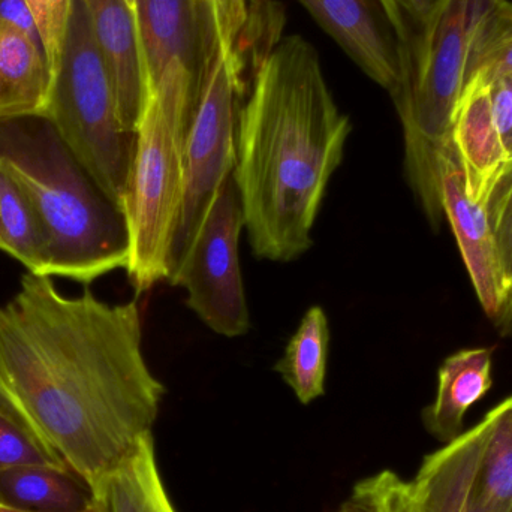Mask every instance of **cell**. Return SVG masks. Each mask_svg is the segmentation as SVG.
<instances>
[{
  "instance_id": "f1b7e54d",
  "label": "cell",
  "mask_w": 512,
  "mask_h": 512,
  "mask_svg": "<svg viewBox=\"0 0 512 512\" xmlns=\"http://www.w3.org/2000/svg\"><path fill=\"white\" fill-rule=\"evenodd\" d=\"M0 24L12 27V29L41 42L35 18H33L26 0H0Z\"/></svg>"
},
{
  "instance_id": "2e32d148",
  "label": "cell",
  "mask_w": 512,
  "mask_h": 512,
  "mask_svg": "<svg viewBox=\"0 0 512 512\" xmlns=\"http://www.w3.org/2000/svg\"><path fill=\"white\" fill-rule=\"evenodd\" d=\"M53 72L41 42L0 24V120L45 116Z\"/></svg>"
},
{
  "instance_id": "cb8c5ba5",
  "label": "cell",
  "mask_w": 512,
  "mask_h": 512,
  "mask_svg": "<svg viewBox=\"0 0 512 512\" xmlns=\"http://www.w3.org/2000/svg\"><path fill=\"white\" fill-rule=\"evenodd\" d=\"M337 512H412L411 483L384 471L360 481Z\"/></svg>"
},
{
  "instance_id": "d4e9b609",
  "label": "cell",
  "mask_w": 512,
  "mask_h": 512,
  "mask_svg": "<svg viewBox=\"0 0 512 512\" xmlns=\"http://www.w3.org/2000/svg\"><path fill=\"white\" fill-rule=\"evenodd\" d=\"M487 210L498 246L505 286L510 295L507 313L501 321L502 328H505L512 319V165L493 188L487 201Z\"/></svg>"
},
{
  "instance_id": "4dcf8cb0",
  "label": "cell",
  "mask_w": 512,
  "mask_h": 512,
  "mask_svg": "<svg viewBox=\"0 0 512 512\" xmlns=\"http://www.w3.org/2000/svg\"><path fill=\"white\" fill-rule=\"evenodd\" d=\"M128 2V5L131 6L132 9H134V0H126Z\"/></svg>"
},
{
  "instance_id": "5b68a950",
  "label": "cell",
  "mask_w": 512,
  "mask_h": 512,
  "mask_svg": "<svg viewBox=\"0 0 512 512\" xmlns=\"http://www.w3.org/2000/svg\"><path fill=\"white\" fill-rule=\"evenodd\" d=\"M191 90L182 71L165 72L147 92L135 131L123 213L131 239L126 273L137 295L170 276L182 209L186 135L197 105Z\"/></svg>"
},
{
  "instance_id": "9a60e30c",
  "label": "cell",
  "mask_w": 512,
  "mask_h": 512,
  "mask_svg": "<svg viewBox=\"0 0 512 512\" xmlns=\"http://www.w3.org/2000/svg\"><path fill=\"white\" fill-rule=\"evenodd\" d=\"M492 373L490 348L462 349L445 358L435 400L424 411V424L436 439L448 444L462 433L469 409L492 390Z\"/></svg>"
},
{
  "instance_id": "ba28073f",
  "label": "cell",
  "mask_w": 512,
  "mask_h": 512,
  "mask_svg": "<svg viewBox=\"0 0 512 512\" xmlns=\"http://www.w3.org/2000/svg\"><path fill=\"white\" fill-rule=\"evenodd\" d=\"M243 228L242 198L233 173L219 189L182 264L168 279L170 285L186 289L189 309L228 339L245 336L251 328L239 258Z\"/></svg>"
},
{
  "instance_id": "44dd1931",
  "label": "cell",
  "mask_w": 512,
  "mask_h": 512,
  "mask_svg": "<svg viewBox=\"0 0 512 512\" xmlns=\"http://www.w3.org/2000/svg\"><path fill=\"white\" fill-rule=\"evenodd\" d=\"M0 251L26 267L27 273L47 276V249L32 204L17 183L0 170Z\"/></svg>"
},
{
  "instance_id": "30bf717a",
  "label": "cell",
  "mask_w": 512,
  "mask_h": 512,
  "mask_svg": "<svg viewBox=\"0 0 512 512\" xmlns=\"http://www.w3.org/2000/svg\"><path fill=\"white\" fill-rule=\"evenodd\" d=\"M438 171L442 210L456 237L475 294L484 313L489 318L502 321L510 295L502 274L487 201L469 198L453 141L445 144L439 152Z\"/></svg>"
},
{
  "instance_id": "277c9868",
  "label": "cell",
  "mask_w": 512,
  "mask_h": 512,
  "mask_svg": "<svg viewBox=\"0 0 512 512\" xmlns=\"http://www.w3.org/2000/svg\"><path fill=\"white\" fill-rule=\"evenodd\" d=\"M498 2L441 0L403 44V80L391 98L402 122L406 179L433 230L444 216L439 152L451 141L472 42Z\"/></svg>"
},
{
  "instance_id": "8992f818",
  "label": "cell",
  "mask_w": 512,
  "mask_h": 512,
  "mask_svg": "<svg viewBox=\"0 0 512 512\" xmlns=\"http://www.w3.org/2000/svg\"><path fill=\"white\" fill-rule=\"evenodd\" d=\"M245 0H230L215 62L198 98L185 143L183 200L171 251L177 270L225 180L236 170L237 129L245 96L246 50L256 14ZM168 276V279H170Z\"/></svg>"
},
{
  "instance_id": "e0dca14e",
  "label": "cell",
  "mask_w": 512,
  "mask_h": 512,
  "mask_svg": "<svg viewBox=\"0 0 512 512\" xmlns=\"http://www.w3.org/2000/svg\"><path fill=\"white\" fill-rule=\"evenodd\" d=\"M86 481L68 468L21 465L0 469V502L32 512H80L93 501Z\"/></svg>"
},
{
  "instance_id": "4316f807",
  "label": "cell",
  "mask_w": 512,
  "mask_h": 512,
  "mask_svg": "<svg viewBox=\"0 0 512 512\" xmlns=\"http://www.w3.org/2000/svg\"><path fill=\"white\" fill-rule=\"evenodd\" d=\"M402 45L412 32L429 20L441 0H379Z\"/></svg>"
},
{
  "instance_id": "83f0119b",
  "label": "cell",
  "mask_w": 512,
  "mask_h": 512,
  "mask_svg": "<svg viewBox=\"0 0 512 512\" xmlns=\"http://www.w3.org/2000/svg\"><path fill=\"white\" fill-rule=\"evenodd\" d=\"M492 92L493 116L496 128L507 155L508 167L512 165V80L499 78L490 84Z\"/></svg>"
},
{
  "instance_id": "4fadbf2b",
  "label": "cell",
  "mask_w": 512,
  "mask_h": 512,
  "mask_svg": "<svg viewBox=\"0 0 512 512\" xmlns=\"http://www.w3.org/2000/svg\"><path fill=\"white\" fill-rule=\"evenodd\" d=\"M451 141L459 158L469 198L489 201L508 161L493 116L490 86L471 81L454 116Z\"/></svg>"
},
{
  "instance_id": "ffe728a7",
  "label": "cell",
  "mask_w": 512,
  "mask_h": 512,
  "mask_svg": "<svg viewBox=\"0 0 512 512\" xmlns=\"http://www.w3.org/2000/svg\"><path fill=\"white\" fill-rule=\"evenodd\" d=\"M477 512H508L512 502V396L481 420Z\"/></svg>"
},
{
  "instance_id": "f546056e",
  "label": "cell",
  "mask_w": 512,
  "mask_h": 512,
  "mask_svg": "<svg viewBox=\"0 0 512 512\" xmlns=\"http://www.w3.org/2000/svg\"><path fill=\"white\" fill-rule=\"evenodd\" d=\"M0 512H32V511L18 510V508L9 507V505L2 504V502H0ZM80 512H107V508H105V504H104V502H102V499L98 498V496H96L95 501H93L92 504H90L89 507L86 508V510H83Z\"/></svg>"
},
{
  "instance_id": "7402d4cb",
  "label": "cell",
  "mask_w": 512,
  "mask_h": 512,
  "mask_svg": "<svg viewBox=\"0 0 512 512\" xmlns=\"http://www.w3.org/2000/svg\"><path fill=\"white\" fill-rule=\"evenodd\" d=\"M512 74V2L499 0L472 42L466 84H490ZM466 87V86H465Z\"/></svg>"
},
{
  "instance_id": "603a6c76",
  "label": "cell",
  "mask_w": 512,
  "mask_h": 512,
  "mask_svg": "<svg viewBox=\"0 0 512 512\" xmlns=\"http://www.w3.org/2000/svg\"><path fill=\"white\" fill-rule=\"evenodd\" d=\"M21 465L68 468L59 456L36 438L23 418L0 396V469Z\"/></svg>"
},
{
  "instance_id": "1f68e13d",
  "label": "cell",
  "mask_w": 512,
  "mask_h": 512,
  "mask_svg": "<svg viewBox=\"0 0 512 512\" xmlns=\"http://www.w3.org/2000/svg\"><path fill=\"white\" fill-rule=\"evenodd\" d=\"M507 331H508V333H511V334H512V321H511V324H510V325H508V327H507Z\"/></svg>"
},
{
  "instance_id": "e575fe53",
  "label": "cell",
  "mask_w": 512,
  "mask_h": 512,
  "mask_svg": "<svg viewBox=\"0 0 512 512\" xmlns=\"http://www.w3.org/2000/svg\"><path fill=\"white\" fill-rule=\"evenodd\" d=\"M508 77H510V78H511V80H512V74H511V75H508Z\"/></svg>"
},
{
  "instance_id": "9c48e42d",
  "label": "cell",
  "mask_w": 512,
  "mask_h": 512,
  "mask_svg": "<svg viewBox=\"0 0 512 512\" xmlns=\"http://www.w3.org/2000/svg\"><path fill=\"white\" fill-rule=\"evenodd\" d=\"M230 0H134L143 45L147 92L179 69L195 99L209 78Z\"/></svg>"
},
{
  "instance_id": "d6a6232c",
  "label": "cell",
  "mask_w": 512,
  "mask_h": 512,
  "mask_svg": "<svg viewBox=\"0 0 512 512\" xmlns=\"http://www.w3.org/2000/svg\"><path fill=\"white\" fill-rule=\"evenodd\" d=\"M511 321H512V319H511ZM511 321H510V322H508V324H507V325H505L504 330H507V327H508V325H510V324H511Z\"/></svg>"
},
{
  "instance_id": "836d02e7",
  "label": "cell",
  "mask_w": 512,
  "mask_h": 512,
  "mask_svg": "<svg viewBox=\"0 0 512 512\" xmlns=\"http://www.w3.org/2000/svg\"><path fill=\"white\" fill-rule=\"evenodd\" d=\"M508 512H512V502H511V508H510V511H508Z\"/></svg>"
},
{
  "instance_id": "484cf974",
  "label": "cell",
  "mask_w": 512,
  "mask_h": 512,
  "mask_svg": "<svg viewBox=\"0 0 512 512\" xmlns=\"http://www.w3.org/2000/svg\"><path fill=\"white\" fill-rule=\"evenodd\" d=\"M26 2L35 18L54 80V74L62 59L74 0H26Z\"/></svg>"
},
{
  "instance_id": "5bb4252c",
  "label": "cell",
  "mask_w": 512,
  "mask_h": 512,
  "mask_svg": "<svg viewBox=\"0 0 512 512\" xmlns=\"http://www.w3.org/2000/svg\"><path fill=\"white\" fill-rule=\"evenodd\" d=\"M483 438L478 423L424 459L411 483L412 512H477Z\"/></svg>"
},
{
  "instance_id": "52a82bcc",
  "label": "cell",
  "mask_w": 512,
  "mask_h": 512,
  "mask_svg": "<svg viewBox=\"0 0 512 512\" xmlns=\"http://www.w3.org/2000/svg\"><path fill=\"white\" fill-rule=\"evenodd\" d=\"M45 117L99 188L123 210L135 135L126 132L120 122L113 81L83 0L72 2Z\"/></svg>"
},
{
  "instance_id": "3957f363",
  "label": "cell",
  "mask_w": 512,
  "mask_h": 512,
  "mask_svg": "<svg viewBox=\"0 0 512 512\" xmlns=\"http://www.w3.org/2000/svg\"><path fill=\"white\" fill-rule=\"evenodd\" d=\"M0 170L35 210L47 249V276L90 283L128 268L125 213L78 162L48 117L0 120Z\"/></svg>"
},
{
  "instance_id": "6da1fadb",
  "label": "cell",
  "mask_w": 512,
  "mask_h": 512,
  "mask_svg": "<svg viewBox=\"0 0 512 512\" xmlns=\"http://www.w3.org/2000/svg\"><path fill=\"white\" fill-rule=\"evenodd\" d=\"M164 394L137 300L68 297L26 273L0 304V396L95 495L152 435Z\"/></svg>"
},
{
  "instance_id": "ac0fdd59",
  "label": "cell",
  "mask_w": 512,
  "mask_h": 512,
  "mask_svg": "<svg viewBox=\"0 0 512 512\" xmlns=\"http://www.w3.org/2000/svg\"><path fill=\"white\" fill-rule=\"evenodd\" d=\"M330 324L327 313L319 306L310 307L294 336L289 339L283 357L274 364L285 384L303 405H309L325 393Z\"/></svg>"
},
{
  "instance_id": "8fae6325",
  "label": "cell",
  "mask_w": 512,
  "mask_h": 512,
  "mask_svg": "<svg viewBox=\"0 0 512 512\" xmlns=\"http://www.w3.org/2000/svg\"><path fill=\"white\" fill-rule=\"evenodd\" d=\"M391 96L403 80V45L379 0H298Z\"/></svg>"
},
{
  "instance_id": "7a4b0ae2",
  "label": "cell",
  "mask_w": 512,
  "mask_h": 512,
  "mask_svg": "<svg viewBox=\"0 0 512 512\" xmlns=\"http://www.w3.org/2000/svg\"><path fill=\"white\" fill-rule=\"evenodd\" d=\"M351 131L313 45L301 36L276 42L256 66L237 129L234 177L256 258L291 262L312 248Z\"/></svg>"
},
{
  "instance_id": "d6986e66",
  "label": "cell",
  "mask_w": 512,
  "mask_h": 512,
  "mask_svg": "<svg viewBox=\"0 0 512 512\" xmlns=\"http://www.w3.org/2000/svg\"><path fill=\"white\" fill-rule=\"evenodd\" d=\"M95 496L107 512H177L159 474L153 436L110 475Z\"/></svg>"
},
{
  "instance_id": "7c38bea8",
  "label": "cell",
  "mask_w": 512,
  "mask_h": 512,
  "mask_svg": "<svg viewBox=\"0 0 512 512\" xmlns=\"http://www.w3.org/2000/svg\"><path fill=\"white\" fill-rule=\"evenodd\" d=\"M99 53L116 92L120 122L135 135L147 98L143 45L134 9L126 0H83Z\"/></svg>"
}]
</instances>
